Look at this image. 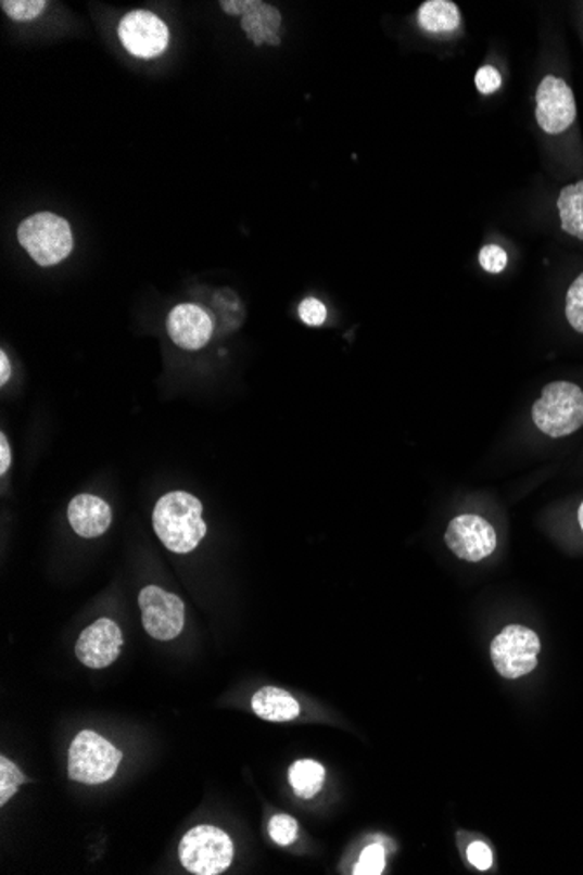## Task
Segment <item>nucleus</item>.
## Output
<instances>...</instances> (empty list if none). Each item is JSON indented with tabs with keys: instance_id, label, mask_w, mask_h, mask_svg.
Masks as SVG:
<instances>
[{
	"instance_id": "nucleus-4",
	"label": "nucleus",
	"mask_w": 583,
	"mask_h": 875,
	"mask_svg": "<svg viewBox=\"0 0 583 875\" xmlns=\"http://www.w3.org/2000/svg\"><path fill=\"white\" fill-rule=\"evenodd\" d=\"M178 858L192 874H223L235 858V845L231 837L217 826L201 825L183 835Z\"/></svg>"
},
{
	"instance_id": "nucleus-23",
	"label": "nucleus",
	"mask_w": 583,
	"mask_h": 875,
	"mask_svg": "<svg viewBox=\"0 0 583 875\" xmlns=\"http://www.w3.org/2000/svg\"><path fill=\"white\" fill-rule=\"evenodd\" d=\"M269 835L277 845H292L297 839V822L289 814H277L269 822Z\"/></svg>"
},
{
	"instance_id": "nucleus-12",
	"label": "nucleus",
	"mask_w": 583,
	"mask_h": 875,
	"mask_svg": "<svg viewBox=\"0 0 583 875\" xmlns=\"http://www.w3.org/2000/svg\"><path fill=\"white\" fill-rule=\"evenodd\" d=\"M166 329L177 346L197 352L208 344L214 334V322L208 313L198 304L183 303L172 309Z\"/></svg>"
},
{
	"instance_id": "nucleus-30",
	"label": "nucleus",
	"mask_w": 583,
	"mask_h": 875,
	"mask_svg": "<svg viewBox=\"0 0 583 875\" xmlns=\"http://www.w3.org/2000/svg\"><path fill=\"white\" fill-rule=\"evenodd\" d=\"M579 521H580V528H582V532H583V502H582V505H580V509H579Z\"/></svg>"
},
{
	"instance_id": "nucleus-5",
	"label": "nucleus",
	"mask_w": 583,
	"mask_h": 875,
	"mask_svg": "<svg viewBox=\"0 0 583 875\" xmlns=\"http://www.w3.org/2000/svg\"><path fill=\"white\" fill-rule=\"evenodd\" d=\"M121 760L123 753L105 737L83 731L68 750V777L85 785H100L114 777Z\"/></svg>"
},
{
	"instance_id": "nucleus-28",
	"label": "nucleus",
	"mask_w": 583,
	"mask_h": 875,
	"mask_svg": "<svg viewBox=\"0 0 583 875\" xmlns=\"http://www.w3.org/2000/svg\"><path fill=\"white\" fill-rule=\"evenodd\" d=\"M11 467V447L4 433L0 435V473L4 475Z\"/></svg>"
},
{
	"instance_id": "nucleus-8",
	"label": "nucleus",
	"mask_w": 583,
	"mask_h": 875,
	"mask_svg": "<svg viewBox=\"0 0 583 875\" xmlns=\"http://www.w3.org/2000/svg\"><path fill=\"white\" fill-rule=\"evenodd\" d=\"M139 605L142 608L143 627L152 638L168 642L182 633L186 607L175 594L166 593L157 585H148L140 593Z\"/></svg>"
},
{
	"instance_id": "nucleus-14",
	"label": "nucleus",
	"mask_w": 583,
	"mask_h": 875,
	"mask_svg": "<svg viewBox=\"0 0 583 875\" xmlns=\"http://www.w3.org/2000/svg\"><path fill=\"white\" fill-rule=\"evenodd\" d=\"M68 521L77 535L97 538L111 528L112 510L99 496L77 495L68 505Z\"/></svg>"
},
{
	"instance_id": "nucleus-13",
	"label": "nucleus",
	"mask_w": 583,
	"mask_h": 875,
	"mask_svg": "<svg viewBox=\"0 0 583 875\" xmlns=\"http://www.w3.org/2000/svg\"><path fill=\"white\" fill-rule=\"evenodd\" d=\"M226 13L241 16V27L254 45L278 46L281 42L278 30L281 27V14L277 8L266 2H220Z\"/></svg>"
},
{
	"instance_id": "nucleus-16",
	"label": "nucleus",
	"mask_w": 583,
	"mask_h": 875,
	"mask_svg": "<svg viewBox=\"0 0 583 875\" xmlns=\"http://www.w3.org/2000/svg\"><path fill=\"white\" fill-rule=\"evenodd\" d=\"M252 710L258 719L267 722H289L297 719L299 702L287 690L278 687H263L252 697Z\"/></svg>"
},
{
	"instance_id": "nucleus-9",
	"label": "nucleus",
	"mask_w": 583,
	"mask_h": 875,
	"mask_svg": "<svg viewBox=\"0 0 583 875\" xmlns=\"http://www.w3.org/2000/svg\"><path fill=\"white\" fill-rule=\"evenodd\" d=\"M445 544L459 559L479 563L496 549V532L481 516L464 513L451 521L445 532Z\"/></svg>"
},
{
	"instance_id": "nucleus-6",
	"label": "nucleus",
	"mask_w": 583,
	"mask_h": 875,
	"mask_svg": "<svg viewBox=\"0 0 583 875\" xmlns=\"http://www.w3.org/2000/svg\"><path fill=\"white\" fill-rule=\"evenodd\" d=\"M534 117L548 137H562L576 130V100L566 79L548 74L534 93Z\"/></svg>"
},
{
	"instance_id": "nucleus-19",
	"label": "nucleus",
	"mask_w": 583,
	"mask_h": 875,
	"mask_svg": "<svg viewBox=\"0 0 583 875\" xmlns=\"http://www.w3.org/2000/svg\"><path fill=\"white\" fill-rule=\"evenodd\" d=\"M566 320L573 331L583 334V272L576 277L566 294Z\"/></svg>"
},
{
	"instance_id": "nucleus-18",
	"label": "nucleus",
	"mask_w": 583,
	"mask_h": 875,
	"mask_svg": "<svg viewBox=\"0 0 583 875\" xmlns=\"http://www.w3.org/2000/svg\"><path fill=\"white\" fill-rule=\"evenodd\" d=\"M290 785L301 799H313L326 782V769L315 760H297L289 771Z\"/></svg>"
},
{
	"instance_id": "nucleus-2",
	"label": "nucleus",
	"mask_w": 583,
	"mask_h": 875,
	"mask_svg": "<svg viewBox=\"0 0 583 875\" xmlns=\"http://www.w3.org/2000/svg\"><path fill=\"white\" fill-rule=\"evenodd\" d=\"M533 421L548 438L571 435L583 424V392L570 381L548 383L533 404Z\"/></svg>"
},
{
	"instance_id": "nucleus-17",
	"label": "nucleus",
	"mask_w": 583,
	"mask_h": 875,
	"mask_svg": "<svg viewBox=\"0 0 583 875\" xmlns=\"http://www.w3.org/2000/svg\"><path fill=\"white\" fill-rule=\"evenodd\" d=\"M557 212L562 231L583 242V180L561 189L557 196Z\"/></svg>"
},
{
	"instance_id": "nucleus-22",
	"label": "nucleus",
	"mask_w": 583,
	"mask_h": 875,
	"mask_svg": "<svg viewBox=\"0 0 583 875\" xmlns=\"http://www.w3.org/2000/svg\"><path fill=\"white\" fill-rule=\"evenodd\" d=\"M386 865V853L381 845L367 846L362 851L360 860L355 865L353 874L356 875H379L384 871Z\"/></svg>"
},
{
	"instance_id": "nucleus-15",
	"label": "nucleus",
	"mask_w": 583,
	"mask_h": 875,
	"mask_svg": "<svg viewBox=\"0 0 583 875\" xmlns=\"http://www.w3.org/2000/svg\"><path fill=\"white\" fill-rule=\"evenodd\" d=\"M418 25L428 36L451 39L461 31L464 16L453 0H427L419 8Z\"/></svg>"
},
{
	"instance_id": "nucleus-20",
	"label": "nucleus",
	"mask_w": 583,
	"mask_h": 875,
	"mask_svg": "<svg viewBox=\"0 0 583 875\" xmlns=\"http://www.w3.org/2000/svg\"><path fill=\"white\" fill-rule=\"evenodd\" d=\"M23 783H27L25 774L11 760L2 757L0 759V806H4L18 791L20 785Z\"/></svg>"
},
{
	"instance_id": "nucleus-11",
	"label": "nucleus",
	"mask_w": 583,
	"mask_h": 875,
	"mask_svg": "<svg viewBox=\"0 0 583 875\" xmlns=\"http://www.w3.org/2000/svg\"><path fill=\"white\" fill-rule=\"evenodd\" d=\"M123 633L111 619H99L80 633L76 656L83 664L93 670H103L119 657Z\"/></svg>"
},
{
	"instance_id": "nucleus-24",
	"label": "nucleus",
	"mask_w": 583,
	"mask_h": 875,
	"mask_svg": "<svg viewBox=\"0 0 583 875\" xmlns=\"http://www.w3.org/2000/svg\"><path fill=\"white\" fill-rule=\"evenodd\" d=\"M479 263H481L485 271L496 275V272H502L507 268L508 255L502 246L491 243V245L482 246Z\"/></svg>"
},
{
	"instance_id": "nucleus-3",
	"label": "nucleus",
	"mask_w": 583,
	"mask_h": 875,
	"mask_svg": "<svg viewBox=\"0 0 583 875\" xmlns=\"http://www.w3.org/2000/svg\"><path fill=\"white\" fill-rule=\"evenodd\" d=\"M20 245L39 266H54L71 255L74 237L67 220L51 212L30 215L18 228Z\"/></svg>"
},
{
	"instance_id": "nucleus-1",
	"label": "nucleus",
	"mask_w": 583,
	"mask_h": 875,
	"mask_svg": "<svg viewBox=\"0 0 583 875\" xmlns=\"http://www.w3.org/2000/svg\"><path fill=\"white\" fill-rule=\"evenodd\" d=\"M201 513L203 505L197 496L183 492L168 493L157 502L152 524L166 549L188 554L197 549L206 535V523Z\"/></svg>"
},
{
	"instance_id": "nucleus-25",
	"label": "nucleus",
	"mask_w": 583,
	"mask_h": 875,
	"mask_svg": "<svg viewBox=\"0 0 583 875\" xmlns=\"http://www.w3.org/2000/svg\"><path fill=\"white\" fill-rule=\"evenodd\" d=\"M299 317L306 326L320 327L327 320L326 304L315 297H307L299 304Z\"/></svg>"
},
{
	"instance_id": "nucleus-27",
	"label": "nucleus",
	"mask_w": 583,
	"mask_h": 875,
	"mask_svg": "<svg viewBox=\"0 0 583 875\" xmlns=\"http://www.w3.org/2000/svg\"><path fill=\"white\" fill-rule=\"evenodd\" d=\"M468 862L472 863L479 871H490L493 865V853L484 842H473L468 846Z\"/></svg>"
},
{
	"instance_id": "nucleus-26",
	"label": "nucleus",
	"mask_w": 583,
	"mask_h": 875,
	"mask_svg": "<svg viewBox=\"0 0 583 875\" xmlns=\"http://www.w3.org/2000/svg\"><path fill=\"white\" fill-rule=\"evenodd\" d=\"M477 90L481 94H493L502 88V74L493 65H482L476 74Z\"/></svg>"
},
{
	"instance_id": "nucleus-21",
	"label": "nucleus",
	"mask_w": 583,
	"mask_h": 875,
	"mask_svg": "<svg viewBox=\"0 0 583 875\" xmlns=\"http://www.w3.org/2000/svg\"><path fill=\"white\" fill-rule=\"evenodd\" d=\"M4 13L14 22H30L45 11V0H2Z\"/></svg>"
},
{
	"instance_id": "nucleus-29",
	"label": "nucleus",
	"mask_w": 583,
	"mask_h": 875,
	"mask_svg": "<svg viewBox=\"0 0 583 875\" xmlns=\"http://www.w3.org/2000/svg\"><path fill=\"white\" fill-rule=\"evenodd\" d=\"M11 378V364L4 352L0 353V384H5Z\"/></svg>"
},
{
	"instance_id": "nucleus-7",
	"label": "nucleus",
	"mask_w": 583,
	"mask_h": 875,
	"mask_svg": "<svg viewBox=\"0 0 583 875\" xmlns=\"http://www.w3.org/2000/svg\"><path fill=\"white\" fill-rule=\"evenodd\" d=\"M540 638L524 625L510 624L491 644V659L499 676L516 680L530 674L538 664Z\"/></svg>"
},
{
	"instance_id": "nucleus-10",
	"label": "nucleus",
	"mask_w": 583,
	"mask_h": 875,
	"mask_svg": "<svg viewBox=\"0 0 583 875\" xmlns=\"http://www.w3.org/2000/svg\"><path fill=\"white\" fill-rule=\"evenodd\" d=\"M119 39L137 59H156L168 46V27L156 14L131 11L119 23Z\"/></svg>"
}]
</instances>
